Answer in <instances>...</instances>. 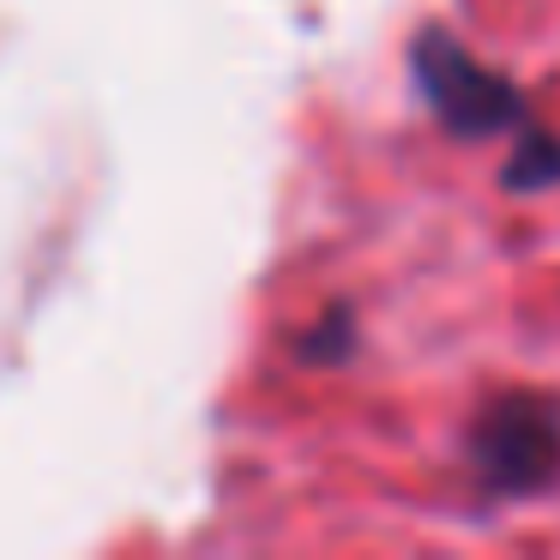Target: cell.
I'll use <instances>...</instances> for the list:
<instances>
[{
	"instance_id": "2",
	"label": "cell",
	"mask_w": 560,
	"mask_h": 560,
	"mask_svg": "<svg viewBox=\"0 0 560 560\" xmlns=\"http://www.w3.org/2000/svg\"><path fill=\"white\" fill-rule=\"evenodd\" d=\"M470 464L494 494H536L560 470V404L536 392L488 404L470 428Z\"/></svg>"
},
{
	"instance_id": "3",
	"label": "cell",
	"mask_w": 560,
	"mask_h": 560,
	"mask_svg": "<svg viewBox=\"0 0 560 560\" xmlns=\"http://www.w3.org/2000/svg\"><path fill=\"white\" fill-rule=\"evenodd\" d=\"M560 182V139L542 133V127H524L518 151L506 158V187H542Z\"/></svg>"
},
{
	"instance_id": "1",
	"label": "cell",
	"mask_w": 560,
	"mask_h": 560,
	"mask_svg": "<svg viewBox=\"0 0 560 560\" xmlns=\"http://www.w3.org/2000/svg\"><path fill=\"white\" fill-rule=\"evenodd\" d=\"M416 85L434 103V115L464 139H488V133H524L530 115H524V97L512 91V79H500L494 67L470 61L446 31H422L410 49Z\"/></svg>"
}]
</instances>
